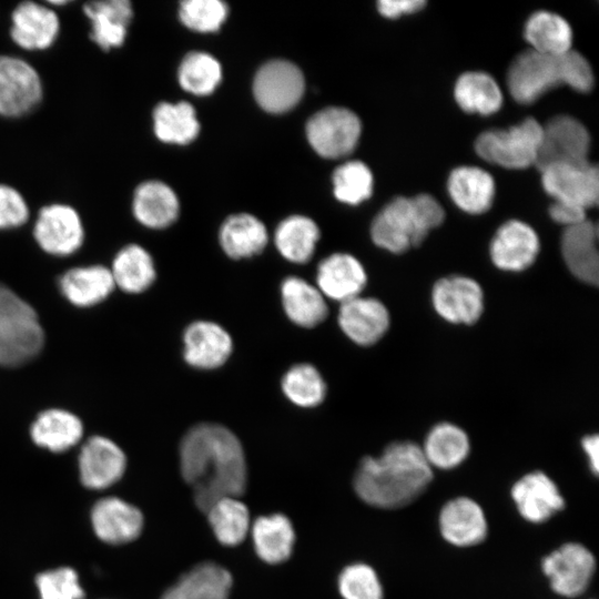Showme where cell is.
I'll list each match as a JSON object with an SVG mask.
<instances>
[{
  "mask_svg": "<svg viewBox=\"0 0 599 599\" xmlns=\"http://www.w3.org/2000/svg\"><path fill=\"white\" fill-rule=\"evenodd\" d=\"M180 469L193 487L204 512L217 500L238 497L246 488L247 469L241 441L230 429L213 423L192 427L180 445Z\"/></svg>",
  "mask_w": 599,
  "mask_h": 599,
  "instance_id": "cell-1",
  "label": "cell"
},
{
  "mask_svg": "<svg viewBox=\"0 0 599 599\" xmlns=\"http://www.w3.org/2000/svg\"><path fill=\"white\" fill-rule=\"evenodd\" d=\"M433 477V468L420 446L402 440L387 445L378 457H364L355 471L353 487L365 504L397 509L418 498Z\"/></svg>",
  "mask_w": 599,
  "mask_h": 599,
  "instance_id": "cell-2",
  "label": "cell"
},
{
  "mask_svg": "<svg viewBox=\"0 0 599 599\" xmlns=\"http://www.w3.org/2000/svg\"><path fill=\"white\" fill-rule=\"evenodd\" d=\"M593 81L589 62L572 49L560 55L527 50L517 55L507 74L509 92L522 104L535 102L559 84H566L579 92H588L592 89Z\"/></svg>",
  "mask_w": 599,
  "mask_h": 599,
  "instance_id": "cell-3",
  "label": "cell"
},
{
  "mask_svg": "<svg viewBox=\"0 0 599 599\" xmlns=\"http://www.w3.org/2000/svg\"><path fill=\"white\" fill-rule=\"evenodd\" d=\"M444 219L441 205L429 194L398 196L376 215L370 235L377 246L399 254L418 246Z\"/></svg>",
  "mask_w": 599,
  "mask_h": 599,
  "instance_id": "cell-4",
  "label": "cell"
},
{
  "mask_svg": "<svg viewBox=\"0 0 599 599\" xmlns=\"http://www.w3.org/2000/svg\"><path fill=\"white\" fill-rule=\"evenodd\" d=\"M542 125L528 118L506 130L483 132L475 149L489 163L507 169H525L536 163Z\"/></svg>",
  "mask_w": 599,
  "mask_h": 599,
  "instance_id": "cell-5",
  "label": "cell"
},
{
  "mask_svg": "<svg viewBox=\"0 0 599 599\" xmlns=\"http://www.w3.org/2000/svg\"><path fill=\"white\" fill-rule=\"evenodd\" d=\"M591 550L577 541H568L542 557L540 568L551 590L564 598H577L590 586L596 572Z\"/></svg>",
  "mask_w": 599,
  "mask_h": 599,
  "instance_id": "cell-6",
  "label": "cell"
},
{
  "mask_svg": "<svg viewBox=\"0 0 599 599\" xmlns=\"http://www.w3.org/2000/svg\"><path fill=\"white\" fill-rule=\"evenodd\" d=\"M38 70L27 60L0 54V116L19 119L37 109L43 99Z\"/></svg>",
  "mask_w": 599,
  "mask_h": 599,
  "instance_id": "cell-7",
  "label": "cell"
},
{
  "mask_svg": "<svg viewBox=\"0 0 599 599\" xmlns=\"http://www.w3.org/2000/svg\"><path fill=\"white\" fill-rule=\"evenodd\" d=\"M32 234L39 247L53 256L74 254L85 238L79 212L72 205L60 202L47 204L39 210Z\"/></svg>",
  "mask_w": 599,
  "mask_h": 599,
  "instance_id": "cell-8",
  "label": "cell"
},
{
  "mask_svg": "<svg viewBox=\"0 0 599 599\" xmlns=\"http://www.w3.org/2000/svg\"><path fill=\"white\" fill-rule=\"evenodd\" d=\"M590 135L585 125L569 115H557L542 125L535 165L582 164L588 161Z\"/></svg>",
  "mask_w": 599,
  "mask_h": 599,
  "instance_id": "cell-9",
  "label": "cell"
},
{
  "mask_svg": "<svg viewBox=\"0 0 599 599\" xmlns=\"http://www.w3.org/2000/svg\"><path fill=\"white\" fill-rule=\"evenodd\" d=\"M358 116L348 109L331 106L315 113L307 122L306 134L313 149L324 158L349 154L361 136Z\"/></svg>",
  "mask_w": 599,
  "mask_h": 599,
  "instance_id": "cell-10",
  "label": "cell"
},
{
  "mask_svg": "<svg viewBox=\"0 0 599 599\" xmlns=\"http://www.w3.org/2000/svg\"><path fill=\"white\" fill-rule=\"evenodd\" d=\"M60 29V18L47 2L22 1L10 16L9 37L24 51L48 50L58 40Z\"/></svg>",
  "mask_w": 599,
  "mask_h": 599,
  "instance_id": "cell-11",
  "label": "cell"
},
{
  "mask_svg": "<svg viewBox=\"0 0 599 599\" xmlns=\"http://www.w3.org/2000/svg\"><path fill=\"white\" fill-rule=\"evenodd\" d=\"M253 91L261 108L272 113L292 109L304 92V77L290 61L272 60L257 71Z\"/></svg>",
  "mask_w": 599,
  "mask_h": 599,
  "instance_id": "cell-12",
  "label": "cell"
},
{
  "mask_svg": "<svg viewBox=\"0 0 599 599\" xmlns=\"http://www.w3.org/2000/svg\"><path fill=\"white\" fill-rule=\"evenodd\" d=\"M432 303L436 313L453 324L470 325L484 312V292L470 277L461 275L438 280L432 290Z\"/></svg>",
  "mask_w": 599,
  "mask_h": 599,
  "instance_id": "cell-13",
  "label": "cell"
},
{
  "mask_svg": "<svg viewBox=\"0 0 599 599\" xmlns=\"http://www.w3.org/2000/svg\"><path fill=\"white\" fill-rule=\"evenodd\" d=\"M541 171L545 191L555 201L571 203L588 210L596 206L599 195V174L591 163L554 164Z\"/></svg>",
  "mask_w": 599,
  "mask_h": 599,
  "instance_id": "cell-14",
  "label": "cell"
},
{
  "mask_svg": "<svg viewBox=\"0 0 599 599\" xmlns=\"http://www.w3.org/2000/svg\"><path fill=\"white\" fill-rule=\"evenodd\" d=\"M510 496L518 514L531 524L546 522L566 506L557 484L540 470L517 479L510 488Z\"/></svg>",
  "mask_w": 599,
  "mask_h": 599,
  "instance_id": "cell-15",
  "label": "cell"
},
{
  "mask_svg": "<svg viewBox=\"0 0 599 599\" xmlns=\"http://www.w3.org/2000/svg\"><path fill=\"white\" fill-rule=\"evenodd\" d=\"M439 532L455 547L467 548L481 544L488 534V521L481 506L470 497L449 499L438 515Z\"/></svg>",
  "mask_w": 599,
  "mask_h": 599,
  "instance_id": "cell-16",
  "label": "cell"
},
{
  "mask_svg": "<svg viewBox=\"0 0 599 599\" xmlns=\"http://www.w3.org/2000/svg\"><path fill=\"white\" fill-rule=\"evenodd\" d=\"M540 250L537 233L528 224L511 220L504 223L490 243V257L496 267L521 272L536 261Z\"/></svg>",
  "mask_w": 599,
  "mask_h": 599,
  "instance_id": "cell-17",
  "label": "cell"
},
{
  "mask_svg": "<svg viewBox=\"0 0 599 599\" xmlns=\"http://www.w3.org/2000/svg\"><path fill=\"white\" fill-rule=\"evenodd\" d=\"M82 11L89 21V37L102 51L122 47L133 19L129 0H94L83 4Z\"/></svg>",
  "mask_w": 599,
  "mask_h": 599,
  "instance_id": "cell-18",
  "label": "cell"
},
{
  "mask_svg": "<svg viewBox=\"0 0 599 599\" xmlns=\"http://www.w3.org/2000/svg\"><path fill=\"white\" fill-rule=\"evenodd\" d=\"M337 319L345 335L362 346L377 343L390 323L389 312L380 301L363 296L341 303Z\"/></svg>",
  "mask_w": 599,
  "mask_h": 599,
  "instance_id": "cell-19",
  "label": "cell"
},
{
  "mask_svg": "<svg viewBox=\"0 0 599 599\" xmlns=\"http://www.w3.org/2000/svg\"><path fill=\"white\" fill-rule=\"evenodd\" d=\"M126 466L122 449L111 439L93 436L79 454V473L82 484L91 489H103L118 481Z\"/></svg>",
  "mask_w": 599,
  "mask_h": 599,
  "instance_id": "cell-20",
  "label": "cell"
},
{
  "mask_svg": "<svg viewBox=\"0 0 599 599\" xmlns=\"http://www.w3.org/2000/svg\"><path fill=\"white\" fill-rule=\"evenodd\" d=\"M184 358L195 368L212 369L223 365L232 353L230 334L219 324L196 321L183 335Z\"/></svg>",
  "mask_w": 599,
  "mask_h": 599,
  "instance_id": "cell-21",
  "label": "cell"
},
{
  "mask_svg": "<svg viewBox=\"0 0 599 599\" xmlns=\"http://www.w3.org/2000/svg\"><path fill=\"white\" fill-rule=\"evenodd\" d=\"M598 229L591 221L565 227L561 253L566 266L579 281L597 285L599 281Z\"/></svg>",
  "mask_w": 599,
  "mask_h": 599,
  "instance_id": "cell-22",
  "label": "cell"
},
{
  "mask_svg": "<svg viewBox=\"0 0 599 599\" xmlns=\"http://www.w3.org/2000/svg\"><path fill=\"white\" fill-rule=\"evenodd\" d=\"M91 520L97 536L112 545L136 539L143 528L142 512L115 497L99 500L92 508Z\"/></svg>",
  "mask_w": 599,
  "mask_h": 599,
  "instance_id": "cell-23",
  "label": "cell"
},
{
  "mask_svg": "<svg viewBox=\"0 0 599 599\" xmlns=\"http://www.w3.org/2000/svg\"><path fill=\"white\" fill-rule=\"evenodd\" d=\"M316 282L324 296L343 303L359 296L366 285L367 275L356 257L335 253L319 263Z\"/></svg>",
  "mask_w": 599,
  "mask_h": 599,
  "instance_id": "cell-24",
  "label": "cell"
},
{
  "mask_svg": "<svg viewBox=\"0 0 599 599\" xmlns=\"http://www.w3.org/2000/svg\"><path fill=\"white\" fill-rule=\"evenodd\" d=\"M44 344V332L38 317L0 321V365L21 366L34 358Z\"/></svg>",
  "mask_w": 599,
  "mask_h": 599,
  "instance_id": "cell-25",
  "label": "cell"
},
{
  "mask_svg": "<svg viewBox=\"0 0 599 599\" xmlns=\"http://www.w3.org/2000/svg\"><path fill=\"white\" fill-rule=\"evenodd\" d=\"M179 200L165 183L149 180L139 184L132 197L135 220L149 229H164L179 215Z\"/></svg>",
  "mask_w": 599,
  "mask_h": 599,
  "instance_id": "cell-26",
  "label": "cell"
},
{
  "mask_svg": "<svg viewBox=\"0 0 599 599\" xmlns=\"http://www.w3.org/2000/svg\"><path fill=\"white\" fill-rule=\"evenodd\" d=\"M114 287L111 271L103 265L73 267L59 278L60 292L78 307H90L101 303Z\"/></svg>",
  "mask_w": 599,
  "mask_h": 599,
  "instance_id": "cell-27",
  "label": "cell"
},
{
  "mask_svg": "<svg viewBox=\"0 0 599 599\" xmlns=\"http://www.w3.org/2000/svg\"><path fill=\"white\" fill-rule=\"evenodd\" d=\"M251 534L256 555L266 564L284 562L293 552L295 530L283 514L260 516L252 525Z\"/></svg>",
  "mask_w": 599,
  "mask_h": 599,
  "instance_id": "cell-28",
  "label": "cell"
},
{
  "mask_svg": "<svg viewBox=\"0 0 599 599\" xmlns=\"http://www.w3.org/2000/svg\"><path fill=\"white\" fill-rule=\"evenodd\" d=\"M31 438L35 445L53 453H62L75 446L83 436L81 419L60 408L41 412L31 425Z\"/></svg>",
  "mask_w": 599,
  "mask_h": 599,
  "instance_id": "cell-29",
  "label": "cell"
},
{
  "mask_svg": "<svg viewBox=\"0 0 599 599\" xmlns=\"http://www.w3.org/2000/svg\"><path fill=\"white\" fill-rule=\"evenodd\" d=\"M448 191L455 204L470 214L486 212L493 204L495 182L480 167L460 166L448 177Z\"/></svg>",
  "mask_w": 599,
  "mask_h": 599,
  "instance_id": "cell-30",
  "label": "cell"
},
{
  "mask_svg": "<svg viewBox=\"0 0 599 599\" xmlns=\"http://www.w3.org/2000/svg\"><path fill=\"white\" fill-rule=\"evenodd\" d=\"M420 448L433 469L450 470L466 460L470 451V441L464 429L445 422L429 430Z\"/></svg>",
  "mask_w": 599,
  "mask_h": 599,
  "instance_id": "cell-31",
  "label": "cell"
},
{
  "mask_svg": "<svg viewBox=\"0 0 599 599\" xmlns=\"http://www.w3.org/2000/svg\"><path fill=\"white\" fill-rule=\"evenodd\" d=\"M281 295L287 317L296 325L314 327L327 316L324 295L303 278L286 277L281 286Z\"/></svg>",
  "mask_w": 599,
  "mask_h": 599,
  "instance_id": "cell-32",
  "label": "cell"
},
{
  "mask_svg": "<svg viewBox=\"0 0 599 599\" xmlns=\"http://www.w3.org/2000/svg\"><path fill=\"white\" fill-rule=\"evenodd\" d=\"M267 240L264 224L246 213L231 215L220 230L221 246L232 258H245L261 253Z\"/></svg>",
  "mask_w": 599,
  "mask_h": 599,
  "instance_id": "cell-33",
  "label": "cell"
},
{
  "mask_svg": "<svg viewBox=\"0 0 599 599\" xmlns=\"http://www.w3.org/2000/svg\"><path fill=\"white\" fill-rule=\"evenodd\" d=\"M110 271L114 285L131 294L144 292L156 277L152 256L138 244H129L120 248L113 258Z\"/></svg>",
  "mask_w": 599,
  "mask_h": 599,
  "instance_id": "cell-34",
  "label": "cell"
},
{
  "mask_svg": "<svg viewBox=\"0 0 599 599\" xmlns=\"http://www.w3.org/2000/svg\"><path fill=\"white\" fill-rule=\"evenodd\" d=\"M524 34L531 50L539 53L560 55L571 50V27L554 12H535L527 20Z\"/></svg>",
  "mask_w": 599,
  "mask_h": 599,
  "instance_id": "cell-35",
  "label": "cell"
},
{
  "mask_svg": "<svg viewBox=\"0 0 599 599\" xmlns=\"http://www.w3.org/2000/svg\"><path fill=\"white\" fill-rule=\"evenodd\" d=\"M152 119L156 138L165 143H189L200 131L196 113L187 102H161L154 108Z\"/></svg>",
  "mask_w": 599,
  "mask_h": 599,
  "instance_id": "cell-36",
  "label": "cell"
},
{
  "mask_svg": "<svg viewBox=\"0 0 599 599\" xmlns=\"http://www.w3.org/2000/svg\"><path fill=\"white\" fill-rule=\"evenodd\" d=\"M319 238L316 223L303 215H292L283 220L275 230L276 248L286 260L305 263L314 254Z\"/></svg>",
  "mask_w": 599,
  "mask_h": 599,
  "instance_id": "cell-37",
  "label": "cell"
},
{
  "mask_svg": "<svg viewBox=\"0 0 599 599\" xmlns=\"http://www.w3.org/2000/svg\"><path fill=\"white\" fill-rule=\"evenodd\" d=\"M454 95L464 111L483 115L495 113L502 103L499 85L485 72H466L460 75Z\"/></svg>",
  "mask_w": 599,
  "mask_h": 599,
  "instance_id": "cell-38",
  "label": "cell"
},
{
  "mask_svg": "<svg viewBox=\"0 0 599 599\" xmlns=\"http://www.w3.org/2000/svg\"><path fill=\"white\" fill-rule=\"evenodd\" d=\"M210 527L224 546L240 545L247 536L251 521L244 502L236 497H225L214 502L206 511Z\"/></svg>",
  "mask_w": 599,
  "mask_h": 599,
  "instance_id": "cell-39",
  "label": "cell"
},
{
  "mask_svg": "<svg viewBox=\"0 0 599 599\" xmlns=\"http://www.w3.org/2000/svg\"><path fill=\"white\" fill-rule=\"evenodd\" d=\"M177 582L192 599H229L233 579L224 567L204 561L183 573Z\"/></svg>",
  "mask_w": 599,
  "mask_h": 599,
  "instance_id": "cell-40",
  "label": "cell"
},
{
  "mask_svg": "<svg viewBox=\"0 0 599 599\" xmlns=\"http://www.w3.org/2000/svg\"><path fill=\"white\" fill-rule=\"evenodd\" d=\"M285 396L301 407H314L323 402L326 385L319 372L311 364L292 366L282 378Z\"/></svg>",
  "mask_w": 599,
  "mask_h": 599,
  "instance_id": "cell-41",
  "label": "cell"
},
{
  "mask_svg": "<svg viewBox=\"0 0 599 599\" xmlns=\"http://www.w3.org/2000/svg\"><path fill=\"white\" fill-rule=\"evenodd\" d=\"M221 77L219 61L205 52L189 53L177 71L181 87L196 95L210 94L220 83Z\"/></svg>",
  "mask_w": 599,
  "mask_h": 599,
  "instance_id": "cell-42",
  "label": "cell"
},
{
  "mask_svg": "<svg viewBox=\"0 0 599 599\" xmlns=\"http://www.w3.org/2000/svg\"><path fill=\"white\" fill-rule=\"evenodd\" d=\"M334 194L344 203L358 204L372 194L373 175L361 161H349L338 166L333 174Z\"/></svg>",
  "mask_w": 599,
  "mask_h": 599,
  "instance_id": "cell-43",
  "label": "cell"
},
{
  "mask_svg": "<svg viewBox=\"0 0 599 599\" xmlns=\"http://www.w3.org/2000/svg\"><path fill=\"white\" fill-rule=\"evenodd\" d=\"M337 587L343 599H384L377 572L364 562H354L343 568Z\"/></svg>",
  "mask_w": 599,
  "mask_h": 599,
  "instance_id": "cell-44",
  "label": "cell"
},
{
  "mask_svg": "<svg viewBox=\"0 0 599 599\" xmlns=\"http://www.w3.org/2000/svg\"><path fill=\"white\" fill-rule=\"evenodd\" d=\"M181 21L190 29L216 31L227 16V7L220 0H185L179 9Z\"/></svg>",
  "mask_w": 599,
  "mask_h": 599,
  "instance_id": "cell-45",
  "label": "cell"
},
{
  "mask_svg": "<svg viewBox=\"0 0 599 599\" xmlns=\"http://www.w3.org/2000/svg\"><path fill=\"white\" fill-rule=\"evenodd\" d=\"M40 599H83L77 572L62 567L40 573L35 579Z\"/></svg>",
  "mask_w": 599,
  "mask_h": 599,
  "instance_id": "cell-46",
  "label": "cell"
},
{
  "mask_svg": "<svg viewBox=\"0 0 599 599\" xmlns=\"http://www.w3.org/2000/svg\"><path fill=\"white\" fill-rule=\"evenodd\" d=\"M30 216V209L22 193L14 186L0 183V231L18 229Z\"/></svg>",
  "mask_w": 599,
  "mask_h": 599,
  "instance_id": "cell-47",
  "label": "cell"
},
{
  "mask_svg": "<svg viewBox=\"0 0 599 599\" xmlns=\"http://www.w3.org/2000/svg\"><path fill=\"white\" fill-rule=\"evenodd\" d=\"M14 317H38L33 307L6 284L0 283V321Z\"/></svg>",
  "mask_w": 599,
  "mask_h": 599,
  "instance_id": "cell-48",
  "label": "cell"
},
{
  "mask_svg": "<svg viewBox=\"0 0 599 599\" xmlns=\"http://www.w3.org/2000/svg\"><path fill=\"white\" fill-rule=\"evenodd\" d=\"M586 211L581 206L561 201H555L549 207L551 219L565 227L586 221Z\"/></svg>",
  "mask_w": 599,
  "mask_h": 599,
  "instance_id": "cell-49",
  "label": "cell"
},
{
  "mask_svg": "<svg viewBox=\"0 0 599 599\" xmlns=\"http://www.w3.org/2000/svg\"><path fill=\"white\" fill-rule=\"evenodd\" d=\"M425 4L424 0H382L378 1L377 8L384 17L394 19L419 11Z\"/></svg>",
  "mask_w": 599,
  "mask_h": 599,
  "instance_id": "cell-50",
  "label": "cell"
},
{
  "mask_svg": "<svg viewBox=\"0 0 599 599\" xmlns=\"http://www.w3.org/2000/svg\"><path fill=\"white\" fill-rule=\"evenodd\" d=\"M581 447L587 456L590 471L597 476L599 473V439L597 434L587 435L581 439Z\"/></svg>",
  "mask_w": 599,
  "mask_h": 599,
  "instance_id": "cell-51",
  "label": "cell"
},
{
  "mask_svg": "<svg viewBox=\"0 0 599 599\" xmlns=\"http://www.w3.org/2000/svg\"><path fill=\"white\" fill-rule=\"evenodd\" d=\"M161 599H192L186 590L176 582L174 586H171L162 595Z\"/></svg>",
  "mask_w": 599,
  "mask_h": 599,
  "instance_id": "cell-52",
  "label": "cell"
}]
</instances>
